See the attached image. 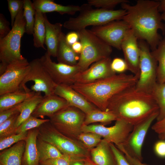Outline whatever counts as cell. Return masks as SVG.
I'll return each mask as SVG.
<instances>
[{
  "instance_id": "cell-1",
  "label": "cell",
  "mask_w": 165,
  "mask_h": 165,
  "mask_svg": "<svg viewBox=\"0 0 165 165\" xmlns=\"http://www.w3.org/2000/svg\"><path fill=\"white\" fill-rule=\"evenodd\" d=\"M160 1L138 0L134 5L125 2L121 4L126 11L122 20L129 26L138 39L145 41L152 51L155 50L162 39L158 32H165L159 7Z\"/></svg>"
},
{
  "instance_id": "cell-2",
  "label": "cell",
  "mask_w": 165,
  "mask_h": 165,
  "mask_svg": "<svg viewBox=\"0 0 165 165\" xmlns=\"http://www.w3.org/2000/svg\"><path fill=\"white\" fill-rule=\"evenodd\" d=\"M135 86L113 96L109 101L106 110L114 114L117 119L134 126L159 111L152 95L138 90Z\"/></svg>"
},
{
  "instance_id": "cell-3",
  "label": "cell",
  "mask_w": 165,
  "mask_h": 165,
  "mask_svg": "<svg viewBox=\"0 0 165 165\" xmlns=\"http://www.w3.org/2000/svg\"><path fill=\"white\" fill-rule=\"evenodd\" d=\"M139 77L124 73L90 82L70 85L98 109L106 111L108 102L115 95L128 87L135 86Z\"/></svg>"
},
{
  "instance_id": "cell-4",
  "label": "cell",
  "mask_w": 165,
  "mask_h": 165,
  "mask_svg": "<svg viewBox=\"0 0 165 165\" xmlns=\"http://www.w3.org/2000/svg\"><path fill=\"white\" fill-rule=\"evenodd\" d=\"M79 12V14L77 16L70 17L66 21L63 26L76 32L86 29L89 26L101 25L114 20H122L126 14V10L123 9H94L88 3L80 6Z\"/></svg>"
},
{
  "instance_id": "cell-5",
  "label": "cell",
  "mask_w": 165,
  "mask_h": 165,
  "mask_svg": "<svg viewBox=\"0 0 165 165\" xmlns=\"http://www.w3.org/2000/svg\"><path fill=\"white\" fill-rule=\"evenodd\" d=\"M26 22L23 9L15 20L10 32L0 38V68L6 70L10 64L26 59L21 53V38L25 33Z\"/></svg>"
},
{
  "instance_id": "cell-6",
  "label": "cell",
  "mask_w": 165,
  "mask_h": 165,
  "mask_svg": "<svg viewBox=\"0 0 165 165\" xmlns=\"http://www.w3.org/2000/svg\"><path fill=\"white\" fill-rule=\"evenodd\" d=\"M38 138L56 147L62 154L84 160L90 157V150L79 141L70 138L56 130L50 121L39 127Z\"/></svg>"
},
{
  "instance_id": "cell-7",
  "label": "cell",
  "mask_w": 165,
  "mask_h": 165,
  "mask_svg": "<svg viewBox=\"0 0 165 165\" xmlns=\"http://www.w3.org/2000/svg\"><path fill=\"white\" fill-rule=\"evenodd\" d=\"M76 32L82 47L77 64L81 72L87 69L92 64L110 57L112 47L90 30L85 29Z\"/></svg>"
},
{
  "instance_id": "cell-8",
  "label": "cell",
  "mask_w": 165,
  "mask_h": 165,
  "mask_svg": "<svg viewBox=\"0 0 165 165\" xmlns=\"http://www.w3.org/2000/svg\"><path fill=\"white\" fill-rule=\"evenodd\" d=\"M86 114L72 106L66 107L49 117L50 122L57 131L71 139L77 140L82 132Z\"/></svg>"
},
{
  "instance_id": "cell-9",
  "label": "cell",
  "mask_w": 165,
  "mask_h": 165,
  "mask_svg": "<svg viewBox=\"0 0 165 165\" xmlns=\"http://www.w3.org/2000/svg\"><path fill=\"white\" fill-rule=\"evenodd\" d=\"M140 51V74L135 87L138 90L151 94L157 82L158 63L146 42H138Z\"/></svg>"
},
{
  "instance_id": "cell-10",
  "label": "cell",
  "mask_w": 165,
  "mask_h": 165,
  "mask_svg": "<svg viewBox=\"0 0 165 165\" xmlns=\"http://www.w3.org/2000/svg\"><path fill=\"white\" fill-rule=\"evenodd\" d=\"M114 125L108 127L101 124H83L82 132H92L100 135L109 143L117 147L123 145L132 130L134 126L118 119Z\"/></svg>"
},
{
  "instance_id": "cell-11",
  "label": "cell",
  "mask_w": 165,
  "mask_h": 165,
  "mask_svg": "<svg viewBox=\"0 0 165 165\" xmlns=\"http://www.w3.org/2000/svg\"><path fill=\"white\" fill-rule=\"evenodd\" d=\"M29 71L20 88L25 85L27 82L32 81L34 83L31 86L32 91L35 92H43L44 96L54 94L57 85L43 66L39 58L33 59L29 62Z\"/></svg>"
},
{
  "instance_id": "cell-12",
  "label": "cell",
  "mask_w": 165,
  "mask_h": 165,
  "mask_svg": "<svg viewBox=\"0 0 165 165\" xmlns=\"http://www.w3.org/2000/svg\"><path fill=\"white\" fill-rule=\"evenodd\" d=\"M29 68V62L26 59L9 64L0 75V96L20 89Z\"/></svg>"
},
{
  "instance_id": "cell-13",
  "label": "cell",
  "mask_w": 165,
  "mask_h": 165,
  "mask_svg": "<svg viewBox=\"0 0 165 165\" xmlns=\"http://www.w3.org/2000/svg\"><path fill=\"white\" fill-rule=\"evenodd\" d=\"M159 111L134 126L133 129L121 148L132 156L141 161L142 148L148 130L153 121L156 119Z\"/></svg>"
},
{
  "instance_id": "cell-14",
  "label": "cell",
  "mask_w": 165,
  "mask_h": 165,
  "mask_svg": "<svg viewBox=\"0 0 165 165\" xmlns=\"http://www.w3.org/2000/svg\"><path fill=\"white\" fill-rule=\"evenodd\" d=\"M130 30L129 25L124 20H121L102 25L93 26L90 30L112 47L121 50L123 40Z\"/></svg>"
},
{
  "instance_id": "cell-15",
  "label": "cell",
  "mask_w": 165,
  "mask_h": 165,
  "mask_svg": "<svg viewBox=\"0 0 165 165\" xmlns=\"http://www.w3.org/2000/svg\"><path fill=\"white\" fill-rule=\"evenodd\" d=\"M43 66L56 85H71L75 75L81 72L77 65L71 66L52 61L47 52L39 58Z\"/></svg>"
},
{
  "instance_id": "cell-16",
  "label": "cell",
  "mask_w": 165,
  "mask_h": 165,
  "mask_svg": "<svg viewBox=\"0 0 165 165\" xmlns=\"http://www.w3.org/2000/svg\"><path fill=\"white\" fill-rule=\"evenodd\" d=\"M112 61L109 57L94 63L86 70L77 73L73 84L88 83L116 74L111 67Z\"/></svg>"
},
{
  "instance_id": "cell-17",
  "label": "cell",
  "mask_w": 165,
  "mask_h": 165,
  "mask_svg": "<svg viewBox=\"0 0 165 165\" xmlns=\"http://www.w3.org/2000/svg\"><path fill=\"white\" fill-rule=\"evenodd\" d=\"M138 40L130 29L123 40L121 50L123 51L128 70L139 78L140 51Z\"/></svg>"
},
{
  "instance_id": "cell-18",
  "label": "cell",
  "mask_w": 165,
  "mask_h": 165,
  "mask_svg": "<svg viewBox=\"0 0 165 165\" xmlns=\"http://www.w3.org/2000/svg\"><path fill=\"white\" fill-rule=\"evenodd\" d=\"M54 93L65 99L70 105L77 108L86 114L97 108L70 85H57Z\"/></svg>"
},
{
  "instance_id": "cell-19",
  "label": "cell",
  "mask_w": 165,
  "mask_h": 165,
  "mask_svg": "<svg viewBox=\"0 0 165 165\" xmlns=\"http://www.w3.org/2000/svg\"><path fill=\"white\" fill-rule=\"evenodd\" d=\"M43 97L32 116L44 119L45 116L49 117L62 109L70 105L65 99L54 94Z\"/></svg>"
},
{
  "instance_id": "cell-20",
  "label": "cell",
  "mask_w": 165,
  "mask_h": 165,
  "mask_svg": "<svg viewBox=\"0 0 165 165\" xmlns=\"http://www.w3.org/2000/svg\"><path fill=\"white\" fill-rule=\"evenodd\" d=\"M46 28L45 44L47 52L50 57H56L63 25L60 23L52 24L44 14Z\"/></svg>"
},
{
  "instance_id": "cell-21",
  "label": "cell",
  "mask_w": 165,
  "mask_h": 165,
  "mask_svg": "<svg viewBox=\"0 0 165 165\" xmlns=\"http://www.w3.org/2000/svg\"><path fill=\"white\" fill-rule=\"evenodd\" d=\"M38 134V128L28 131L25 140L26 144L22 165H39V156L36 144Z\"/></svg>"
},
{
  "instance_id": "cell-22",
  "label": "cell",
  "mask_w": 165,
  "mask_h": 165,
  "mask_svg": "<svg viewBox=\"0 0 165 165\" xmlns=\"http://www.w3.org/2000/svg\"><path fill=\"white\" fill-rule=\"evenodd\" d=\"M32 2L35 11L43 14L56 12L61 15H73L79 12L80 9V6L73 5L63 6L51 0H34Z\"/></svg>"
},
{
  "instance_id": "cell-23",
  "label": "cell",
  "mask_w": 165,
  "mask_h": 165,
  "mask_svg": "<svg viewBox=\"0 0 165 165\" xmlns=\"http://www.w3.org/2000/svg\"><path fill=\"white\" fill-rule=\"evenodd\" d=\"M90 155L96 165H116L109 143L103 138L97 146L90 150Z\"/></svg>"
},
{
  "instance_id": "cell-24",
  "label": "cell",
  "mask_w": 165,
  "mask_h": 165,
  "mask_svg": "<svg viewBox=\"0 0 165 165\" xmlns=\"http://www.w3.org/2000/svg\"><path fill=\"white\" fill-rule=\"evenodd\" d=\"M35 93L25 85L16 91L0 96V112L23 102Z\"/></svg>"
},
{
  "instance_id": "cell-25",
  "label": "cell",
  "mask_w": 165,
  "mask_h": 165,
  "mask_svg": "<svg viewBox=\"0 0 165 165\" xmlns=\"http://www.w3.org/2000/svg\"><path fill=\"white\" fill-rule=\"evenodd\" d=\"M25 141L22 140L0 154V165H22V159L25 146Z\"/></svg>"
},
{
  "instance_id": "cell-26",
  "label": "cell",
  "mask_w": 165,
  "mask_h": 165,
  "mask_svg": "<svg viewBox=\"0 0 165 165\" xmlns=\"http://www.w3.org/2000/svg\"><path fill=\"white\" fill-rule=\"evenodd\" d=\"M56 57L58 63L71 66L77 65L79 60V56L67 42L66 35L63 32L60 37Z\"/></svg>"
},
{
  "instance_id": "cell-27",
  "label": "cell",
  "mask_w": 165,
  "mask_h": 165,
  "mask_svg": "<svg viewBox=\"0 0 165 165\" xmlns=\"http://www.w3.org/2000/svg\"><path fill=\"white\" fill-rule=\"evenodd\" d=\"M40 92H36L31 97L20 104V114L15 126L17 128L24 121L29 117L43 98Z\"/></svg>"
},
{
  "instance_id": "cell-28",
  "label": "cell",
  "mask_w": 165,
  "mask_h": 165,
  "mask_svg": "<svg viewBox=\"0 0 165 165\" xmlns=\"http://www.w3.org/2000/svg\"><path fill=\"white\" fill-rule=\"evenodd\" d=\"M35 22L33 31V45L37 48L46 50L44 46L46 34V28L44 14L35 11Z\"/></svg>"
},
{
  "instance_id": "cell-29",
  "label": "cell",
  "mask_w": 165,
  "mask_h": 165,
  "mask_svg": "<svg viewBox=\"0 0 165 165\" xmlns=\"http://www.w3.org/2000/svg\"><path fill=\"white\" fill-rule=\"evenodd\" d=\"M36 144L39 156V163L64 155L53 145L38 137Z\"/></svg>"
},
{
  "instance_id": "cell-30",
  "label": "cell",
  "mask_w": 165,
  "mask_h": 165,
  "mask_svg": "<svg viewBox=\"0 0 165 165\" xmlns=\"http://www.w3.org/2000/svg\"><path fill=\"white\" fill-rule=\"evenodd\" d=\"M152 54L158 63L157 82H165V37L162 39Z\"/></svg>"
},
{
  "instance_id": "cell-31",
  "label": "cell",
  "mask_w": 165,
  "mask_h": 165,
  "mask_svg": "<svg viewBox=\"0 0 165 165\" xmlns=\"http://www.w3.org/2000/svg\"><path fill=\"white\" fill-rule=\"evenodd\" d=\"M117 119V117L112 113L97 108L86 114L83 124L89 125L96 122L110 123Z\"/></svg>"
},
{
  "instance_id": "cell-32",
  "label": "cell",
  "mask_w": 165,
  "mask_h": 165,
  "mask_svg": "<svg viewBox=\"0 0 165 165\" xmlns=\"http://www.w3.org/2000/svg\"><path fill=\"white\" fill-rule=\"evenodd\" d=\"M151 94L152 95L159 108V114L156 118L157 121L165 117V82H157Z\"/></svg>"
},
{
  "instance_id": "cell-33",
  "label": "cell",
  "mask_w": 165,
  "mask_h": 165,
  "mask_svg": "<svg viewBox=\"0 0 165 165\" xmlns=\"http://www.w3.org/2000/svg\"><path fill=\"white\" fill-rule=\"evenodd\" d=\"M23 12L26 22L25 33L32 35L35 22V10L30 0H24Z\"/></svg>"
},
{
  "instance_id": "cell-34",
  "label": "cell",
  "mask_w": 165,
  "mask_h": 165,
  "mask_svg": "<svg viewBox=\"0 0 165 165\" xmlns=\"http://www.w3.org/2000/svg\"><path fill=\"white\" fill-rule=\"evenodd\" d=\"M103 138L99 135L92 132H82L77 140L87 149L90 150L97 146Z\"/></svg>"
},
{
  "instance_id": "cell-35",
  "label": "cell",
  "mask_w": 165,
  "mask_h": 165,
  "mask_svg": "<svg viewBox=\"0 0 165 165\" xmlns=\"http://www.w3.org/2000/svg\"><path fill=\"white\" fill-rule=\"evenodd\" d=\"M19 114L14 115L0 125V139L16 134L15 124Z\"/></svg>"
},
{
  "instance_id": "cell-36",
  "label": "cell",
  "mask_w": 165,
  "mask_h": 165,
  "mask_svg": "<svg viewBox=\"0 0 165 165\" xmlns=\"http://www.w3.org/2000/svg\"><path fill=\"white\" fill-rule=\"evenodd\" d=\"M49 121V119H39L31 115L17 128L16 134L24 133L30 130L38 128L44 123Z\"/></svg>"
},
{
  "instance_id": "cell-37",
  "label": "cell",
  "mask_w": 165,
  "mask_h": 165,
  "mask_svg": "<svg viewBox=\"0 0 165 165\" xmlns=\"http://www.w3.org/2000/svg\"><path fill=\"white\" fill-rule=\"evenodd\" d=\"M127 0H88V3L91 6L97 8L108 9H113L119 4L127 2L129 3Z\"/></svg>"
},
{
  "instance_id": "cell-38",
  "label": "cell",
  "mask_w": 165,
  "mask_h": 165,
  "mask_svg": "<svg viewBox=\"0 0 165 165\" xmlns=\"http://www.w3.org/2000/svg\"><path fill=\"white\" fill-rule=\"evenodd\" d=\"M28 131L15 134L5 138L0 139V150L1 151L9 147L12 145L19 141L24 140L27 136Z\"/></svg>"
},
{
  "instance_id": "cell-39",
  "label": "cell",
  "mask_w": 165,
  "mask_h": 165,
  "mask_svg": "<svg viewBox=\"0 0 165 165\" xmlns=\"http://www.w3.org/2000/svg\"><path fill=\"white\" fill-rule=\"evenodd\" d=\"M8 8L11 20V25H13L17 15L23 9L24 0H7Z\"/></svg>"
},
{
  "instance_id": "cell-40",
  "label": "cell",
  "mask_w": 165,
  "mask_h": 165,
  "mask_svg": "<svg viewBox=\"0 0 165 165\" xmlns=\"http://www.w3.org/2000/svg\"><path fill=\"white\" fill-rule=\"evenodd\" d=\"M76 160H81L69 156L64 155L59 158L40 162L39 165H71L72 162Z\"/></svg>"
},
{
  "instance_id": "cell-41",
  "label": "cell",
  "mask_w": 165,
  "mask_h": 165,
  "mask_svg": "<svg viewBox=\"0 0 165 165\" xmlns=\"http://www.w3.org/2000/svg\"><path fill=\"white\" fill-rule=\"evenodd\" d=\"M109 144L115 158L116 165H131L122 151L114 144L109 143Z\"/></svg>"
},
{
  "instance_id": "cell-42",
  "label": "cell",
  "mask_w": 165,
  "mask_h": 165,
  "mask_svg": "<svg viewBox=\"0 0 165 165\" xmlns=\"http://www.w3.org/2000/svg\"><path fill=\"white\" fill-rule=\"evenodd\" d=\"M111 67L115 72L119 74L123 73L128 70V66L125 60L119 57L115 58L112 60Z\"/></svg>"
},
{
  "instance_id": "cell-43",
  "label": "cell",
  "mask_w": 165,
  "mask_h": 165,
  "mask_svg": "<svg viewBox=\"0 0 165 165\" xmlns=\"http://www.w3.org/2000/svg\"><path fill=\"white\" fill-rule=\"evenodd\" d=\"M21 103L0 112V125L14 115L20 113Z\"/></svg>"
},
{
  "instance_id": "cell-44",
  "label": "cell",
  "mask_w": 165,
  "mask_h": 165,
  "mask_svg": "<svg viewBox=\"0 0 165 165\" xmlns=\"http://www.w3.org/2000/svg\"><path fill=\"white\" fill-rule=\"evenodd\" d=\"M9 23L4 15L0 14V38L6 36L10 31Z\"/></svg>"
},
{
  "instance_id": "cell-45",
  "label": "cell",
  "mask_w": 165,
  "mask_h": 165,
  "mask_svg": "<svg viewBox=\"0 0 165 165\" xmlns=\"http://www.w3.org/2000/svg\"><path fill=\"white\" fill-rule=\"evenodd\" d=\"M154 150L157 156L165 158V140L160 139L156 141L154 146Z\"/></svg>"
},
{
  "instance_id": "cell-46",
  "label": "cell",
  "mask_w": 165,
  "mask_h": 165,
  "mask_svg": "<svg viewBox=\"0 0 165 165\" xmlns=\"http://www.w3.org/2000/svg\"><path fill=\"white\" fill-rule=\"evenodd\" d=\"M118 148L123 153L126 159L131 165H148L142 163L141 161L130 155L123 148Z\"/></svg>"
},
{
  "instance_id": "cell-47",
  "label": "cell",
  "mask_w": 165,
  "mask_h": 165,
  "mask_svg": "<svg viewBox=\"0 0 165 165\" xmlns=\"http://www.w3.org/2000/svg\"><path fill=\"white\" fill-rule=\"evenodd\" d=\"M152 128L155 132L159 134L165 130V117L162 120L157 121Z\"/></svg>"
},
{
  "instance_id": "cell-48",
  "label": "cell",
  "mask_w": 165,
  "mask_h": 165,
  "mask_svg": "<svg viewBox=\"0 0 165 165\" xmlns=\"http://www.w3.org/2000/svg\"><path fill=\"white\" fill-rule=\"evenodd\" d=\"M66 39L67 42L71 46L78 41L79 39L78 34L76 31L69 32L66 35Z\"/></svg>"
},
{
  "instance_id": "cell-49",
  "label": "cell",
  "mask_w": 165,
  "mask_h": 165,
  "mask_svg": "<svg viewBox=\"0 0 165 165\" xmlns=\"http://www.w3.org/2000/svg\"><path fill=\"white\" fill-rule=\"evenodd\" d=\"M72 47L76 53L79 54L81 53L82 50V45L79 42H77L71 45Z\"/></svg>"
},
{
  "instance_id": "cell-50",
  "label": "cell",
  "mask_w": 165,
  "mask_h": 165,
  "mask_svg": "<svg viewBox=\"0 0 165 165\" xmlns=\"http://www.w3.org/2000/svg\"><path fill=\"white\" fill-rule=\"evenodd\" d=\"M160 2L159 7L160 11H162L163 12H165V0H161Z\"/></svg>"
},
{
  "instance_id": "cell-51",
  "label": "cell",
  "mask_w": 165,
  "mask_h": 165,
  "mask_svg": "<svg viewBox=\"0 0 165 165\" xmlns=\"http://www.w3.org/2000/svg\"><path fill=\"white\" fill-rule=\"evenodd\" d=\"M84 160H73L71 165H84Z\"/></svg>"
},
{
  "instance_id": "cell-52",
  "label": "cell",
  "mask_w": 165,
  "mask_h": 165,
  "mask_svg": "<svg viewBox=\"0 0 165 165\" xmlns=\"http://www.w3.org/2000/svg\"><path fill=\"white\" fill-rule=\"evenodd\" d=\"M84 165H96L91 160L90 157L86 159L84 161Z\"/></svg>"
},
{
  "instance_id": "cell-53",
  "label": "cell",
  "mask_w": 165,
  "mask_h": 165,
  "mask_svg": "<svg viewBox=\"0 0 165 165\" xmlns=\"http://www.w3.org/2000/svg\"><path fill=\"white\" fill-rule=\"evenodd\" d=\"M158 137L160 139L165 140V130L158 134Z\"/></svg>"
},
{
  "instance_id": "cell-54",
  "label": "cell",
  "mask_w": 165,
  "mask_h": 165,
  "mask_svg": "<svg viewBox=\"0 0 165 165\" xmlns=\"http://www.w3.org/2000/svg\"><path fill=\"white\" fill-rule=\"evenodd\" d=\"M161 16L162 20L165 21V12H163Z\"/></svg>"
}]
</instances>
